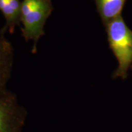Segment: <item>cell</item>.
Here are the masks:
<instances>
[{"instance_id": "1", "label": "cell", "mask_w": 132, "mask_h": 132, "mask_svg": "<svg viewBox=\"0 0 132 132\" xmlns=\"http://www.w3.org/2000/svg\"><path fill=\"white\" fill-rule=\"evenodd\" d=\"M110 47L119 62L113 78H127L132 65V31L120 15L105 26Z\"/></svg>"}, {"instance_id": "2", "label": "cell", "mask_w": 132, "mask_h": 132, "mask_svg": "<svg viewBox=\"0 0 132 132\" xmlns=\"http://www.w3.org/2000/svg\"><path fill=\"white\" fill-rule=\"evenodd\" d=\"M53 10L51 0H23L21 2V32L26 41L32 40L33 53L36 52L40 38L45 34L44 26Z\"/></svg>"}, {"instance_id": "3", "label": "cell", "mask_w": 132, "mask_h": 132, "mask_svg": "<svg viewBox=\"0 0 132 132\" xmlns=\"http://www.w3.org/2000/svg\"><path fill=\"white\" fill-rule=\"evenodd\" d=\"M28 112L8 90L0 96V132H23Z\"/></svg>"}, {"instance_id": "4", "label": "cell", "mask_w": 132, "mask_h": 132, "mask_svg": "<svg viewBox=\"0 0 132 132\" xmlns=\"http://www.w3.org/2000/svg\"><path fill=\"white\" fill-rule=\"evenodd\" d=\"M14 64V48L4 35L0 34V96L8 90Z\"/></svg>"}, {"instance_id": "5", "label": "cell", "mask_w": 132, "mask_h": 132, "mask_svg": "<svg viewBox=\"0 0 132 132\" xmlns=\"http://www.w3.org/2000/svg\"><path fill=\"white\" fill-rule=\"evenodd\" d=\"M0 11L6 20L0 34L4 35L7 31L13 33L16 26L20 23L21 2L20 0H0Z\"/></svg>"}, {"instance_id": "6", "label": "cell", "mask_w": 132, "mask_h": 132, "mask_svg": "<svg viewBox=\"0 0 132 132\" xmlns=\"http://www.w3.org/2000/svg\"><path fill=\"white\" fill-rule=\"evenodd\" d=\"M97 10L104 26L122 15L127 0H94Z\"/></svg>"}, {"instance_id": "7", "label": "cell", "mask_w": 132, "mask_h": 132, "mask_svg": "<svg viewBox=\"0 0 132 132\" xmlns=\"http://www.w3.org/2000/svg\"><path fill=\"white\" fill-rule=\"evenodd\" d=\"M130 69H132V65H131V67H130Z\"/></svg>"}]
</instances>
